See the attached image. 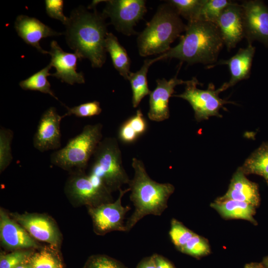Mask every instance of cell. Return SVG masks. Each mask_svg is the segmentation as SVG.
Returning <instances> with one entry per match:
<instances>
[{
    "mask_svg": "<svg viewBox=\"0 0 268 268\" xmlns=\"http://www.w3.org/2000/svg\"><path fill=\"white\" fill-rule=\"evenodd\" d=\"M103 125H85L81 132L69 139L62 148L50 155V162L70 174L85 172L99 142L103 139Z\"/></svg>",
    "mask_w": 268,
    "mask_h": 268,
    "instance_id": "obj_5",
    "label": "cell"
},
{
    "mask_svg": "<svg viewBox=\"0 0 268 268\" xmlns=\"http://www.w3.org/2000/svg\"><path fill=\"white\" fill-rule=\"evenodd\" d=\"M228 50L235 48L244 38L242 8L231 2L220 14L216 24Z\"/></svg>",
    "mask_w": 268,
    "mask_h": 268,
    "instance_id": "obj_15",
    "label": "cell"
},
{
    "mask_svg": "<svg viewBox=\"0 0 268 268\" xmlns=\"http://www.w3.org/2000/svg\"><path fill=\"white\" fill-rule=\"evenodd\" d=\"M152 255L156 268H176L174 265L165 257L158 254H154Z\"/></svg>",
    "mask_w": 268,
    "mask_h": 268,
    "instance_id": "obj_37",
    "label": "cell"
},
{
    "mask_svg": "<svg viewBox=\"0 0 268 268\" xmlns=\"http://www.w3.org/2000/svg\"><path fill=\"white\" fill-rule=\"evenodd\" d=\"M14 133L10 129L1 126L0 128V172L1 173L10 164L13 156L11 143Z\"/></svg>",
    "mask_w": 268,
    "mask_h": 268,
    "instance_id": "obj_27",
    "label": "cell"
},
{
    "mask_svg": "<svg viewBox=\"0 0 268 268\" xmlns=\"http://www.w3.org/2000/svg\"><path fill=\"white\" fill-rule=\"evenodd\" d=\"M13 219L23 227L35 239L58 247L61 235L55 223L49 217L41 214L11 213Z\"/></svg>",
    "mask_w": 268,
    "mask_h": 268,
    "instance_id": "obj_13",
    "label": "cell"
},
{
    "mask_svg": "<svg viewBox=\"0 0 268 268\" xmlns=\"http://www.w3.org/2000/svg\"><path fill=\"white\" fill-rule=\"evenodd\" d=\"M186 25L168 2L160 5L144 30L139 34L137 44L142 57L164 54L171 44L185 31Z\"/></svg>",
    "mask_w": 268,
    "mask_h": 268,
    "instance_id": "obj_4",
    "label": "cell"
},
{
    "mask_svg": "<svg viewBox=\"0 0 268 268\" xmlns=\"http://www.w3.org/2000/svg\"><path fill=\"white\" fill-rule=\"evenodd\" d=\"M195 234L178 220L174 218L171 220L169 238L179 251Z\"/></svg>",
    "mask_w": 268,
    "mask_h": 268,
    "instance_id": "obj_30",
    "label": "cell"
},
{
    "mask_svg": "<svg viewBox=\"0 0 268 268\" xmlns=\"http://www.w3.org/2000/svg\"><path fill=\"white\" fill-rule=\"evenodd\" d=\"M147 123L142 111L138 109L134 115L128 118L120 127L118 136L124 143H132L145 133Z\"/></svg>",
    "mask_w": 268,
    "mask_h": 268,
    "instance_id": "obj_24",
    "label": "cell"
},
{
    "mask_svg": "<svg viewBox=\"0 0 268 268\" xmlns=\"http://www.w3.org/2000/svg\"><path fill=\"white\" fill-rule=\"evenodd\" d=\"M241 5L244 38L248 43L257 40L268 47V7L259 0H246Z\"/></svg>",
    "mask_w": 268,
    "mask_h": 268,
    "instance_id": "obj_11",
    "label": "cell"
},
{
    "mask_svg": "<svg viewBox=\"0 0 268 268\" xmlns=\"http://www.w3.org/2000/svg\"><path fill=\"white\" fill-rule=\"evenodd\" d=\"M87 174L111 193L129 184L131 179L124 168L122 151L116 138L106 137L101 140L93 155Z\"/></svg>",
    "mask_w": 268,
    "mask_h": 268,
    "instance_id": "obj_6",
    "label": "cell"
},
{
    "mask_svg": "<svg viewBox=\"0 0 268 268\" xmlns=\"http://www.w3.org/2000/svg\"><path fill=\"white\" fill-rule=\"evenodd\" d=\"M14 28L17 35L28 45L35 48L43 54H49L40 46V42L51 36H59L57 32L35 17L25 15H18L14 22Z\"/></svg>",
    "mask_w": 268,
    "mask_h": 268,
    "instance_id": "obj_17",
    "label": "cell"
},
{
    "mask_svg": "<svg viewBox=\"0 0 268 268\" xmlns=\"http://www.w3.org/2000/svg\"><path fill=\"white\" fill-rule=\"evenodd\" d=\"M105 48L110 55L114 67L125 79L131 73V60L126 49L120 44L117 38L112 33H108Z\"/></svg>",
    "mask_w": 268,
    "mask_h": 268,
    "instance_id": "obj_23",
    "label": "cell"
},
{
    "mask_svg": "<svg viewBox=\"0 0 268 268\" xmlns=\"http://www.w3.org/2000/svg\"><path fill=\"white\" fill-rule=\"evenodd\" d=\"M239 168L246 175L256 174L262 176L268 185V142L261 145Z\"/></svg>",
    "mask_w": 268,
    "mask_h": 268,
    "instance_id": "obj_25",
    "label": "cell"
},
{
    "mask_svg": "<svg viewBox=\"0 0 268 268\" xmlns=\"http://www.w3.org/2000/svg\"><path fill=\"white\" fill-rule=\"evenodd\" d=\"M106 6L102 14L109 17L111 24L119 32L126 35L135 34L134 27L147 11L143 0H104Z\"/></svg>",
    "mask_w": 268,
    "mask_h": 268,
    "instance_id": "obj_9",
    "label": "cell"
},
{
    "mask_svg": "<svg viewBox=\"0 0 268 268\" xmlns=\"http://www.w3.org/2000/svg\"><path fill=\"white\" fill-rule=\"evenodd\" d=\"M262 263L265 268H268V255L263 258Z\"/></svg>",
    "mask_w": 268,
    "mask_h": 268,
    "instance_id": "obj_40",
    "label": "cell"
},
{
    "mask_svg": "<svg viewBox=\"0 0 268 268\" xmlns=\"http://www.w3.org/2000/svg\"><path fill=\"white\" fill-rule=\"evenodd\" d=\"M132 166L134 175L128 185L131 192L130 199L134 210L125 223L126 232L145 216H160L168 207V201L175 191L170 183H160L152 180L141 160L133 158Z\"/></svg>",
    "mask_w": 268,
    "mask_h": 268,
    "instance_id": "obj_2",
    "label": "cell"
},
{
    "mask_svg": "<svg viewBox=\"0 0 268 268\" xmlns=\"http://www.w3.org/2000/svg\"><path fill=\"white\" fill-rule=\"evenodd\" d=\"M136 268H156L153 255L142 259Z\"/></svg>",
    "mask_w": 268,
    "mask_h": 268,
    "instance_id": "obj_38",
    "label": "cell"
},
{
    "mask_svg": "<svg viewBox=\"0 0 268 268\" xmlns=\"http://www.w3.org/2000/svg\"><path fill=\"white\" fill-rule=\"evenodd\" d=\"M65 192L73 201L88 206L113 201L111 193L95 183L85 172L70 174L65 186Z\"/></svg>",
    "mask_w": 268,
    "mask_h": 268,
    "instance_id": "obj_10",
    "label": "cell"
},
{
    "mask_svg": "<svg viewBox=\"0 0 268 268\" xmlns=\"http://www.w3.org/2000/svg\"><path fill=\"white\" fill-rule=\"evenodd\" d=\"M162 60L160 56L154 59L145 60L140 69L135 72H131L128 80L130 81L132 90V104L137 107L142 99L151 92L148 86L147 74L150 66L154 63Z\"/></svg>",
    "mask_w": 268,
    "mask_h": 268,
    "instance_id": "obj_22",
    "label": "cell"
},
{
    "mask_svg": "<svg viewBox=\"0 0 268 268\" xmlns=\"http://www.w3.org/2000/svg\"><path fill=\"white\" fill-rule=\"evenodd\" d=\"M223 45L217 25L197 19L188 21L178 45L160 56L162 60L176 58L190 64H212Z\"/></svg>",
    "mask_w": 268,
    "mask_h": 268,
    "instance_id": "obj_3",
    "label": "cell"
},
{
    "mask_svg": "<svg viewBox=\"0 0 268 268\" xmlns=\"http://www.w3.org/2000/svg\"><path fill=\"white\" fill-rule=\"evenodd\" d=\"M0 237L2 245L8 249H30L39 245L19 224L0 210Z\"/></svg>",
    "mask_w": 268,
    "mask_h": 268,
    "instance_id": "obj_18",
    "label": "cell"
},
{
    "mask_svg": "<svg viewBox=\"0 0 268 268\" xmlns=\"http://www.w3.org/2000/svg\"><path fill=\"white\" fill-rule=\"evenodd\" d=\"M210 206L225 219H243L254 225L258 224L254 217L256 207L247 202L219 197L210 204Z\"/></svg>",
    "mask_w": 268,
    "mask_h": 268,
    "instance_id": "obj_21",
    "label": "cell"
},
{
    "mask_svg": "<svg viewBox=\"0 0 268 268\" xmlns=\"http://www.w3.org/2000/svg\"><path fill=\"white\" fill-rule=\"evenodd\" d=\"M64 118L55 107L42 114L33 137L34 147L41 152L58 150L61 146V123Z\"/></svg>",
    "mask_w": 268,
    "mask_h": 268,
    "instance_id": "obj_12",
    "label": "cell"
},
{
    "mask_svg": "<svg viewBox=\"0 0 268 268\" xmlns=\"http://www.w3.org/2000/svg\"><path fill=\"white\" fill-rule=\"evenodd\" d=\"M64 105L67 110L63 115L64 118L71 115L79 118L91 117L99 115L102 111L100 102L98 101L87 102L72 107Z\"/></svg>",
    "mask_w": 268,
    "mask_h": 268,
    "instance_id": "obj_33",
    "label": "cell"
},
{
    "mask_svg": "<svg viewBox=\"0 0 268 268\" xmlns=\"http://www.w3.org/2000/svg\"><path fill=\"white\" fill-rule=\"evenodd\" d=\"M119 191L118 198L115 201L96 206H88L94 231L96 234L103 235L114 231L126 232L124 219L131 207L123 206L122 200L124 195L130 191V189H121Z\"/></svg>",
    "mask_w": 268,
    "mask_h": 268,
    "instance_id": "obj_8",
    "label": "cell"
},
{
    "mask_svg": "<svg viewBox=\"0 0 268 268\" xmlns=\"http://www.w3.org/2000/svg\"><path fill=\"white\" fill-rule=\"evenodd\" d=\"M45 3L46 11L49 17L60 20L65 26L68 23L69 18L63 12V0H46Z\"/></svg>",
    "mask_w": 268,
    "mask_h": 268,
    "instance_id": "obj_36",
    "label": "cell"
},
{
    "mask_svg": "<svg viewBox=\"0 0 268 268\" xmlns=\"http://www.w3.org/2000/svg\"><path fill=\"white\" fill-rule=\"evenodd\" d=\"M28 263L31 268H62L57 256L47 249L33 254Z\"/></svg>",
    "mask_w": 268,
    "mask_h": 268,
    "instance_id": "obj_32",
    "label": "cell"
},
{
    "mask_svg": "<svg viewBox=\"0 0 268 268\" xmlns=\"http://www.w3.org/2000/svg\"><path fill=\"white\" fill-rule=\"evenodd\" d=\"M15 268H31L29 263H26L22 264Z\"/></svg>",
    "mask_w": 268,
    "mask_h": 268,
    "instance_id": "obj_41",
    "label": "cell"
},
{
    "mask_svg": "<svg viewBox=\"0 0 268 268\" xmlns=\"http://www.w3.org/2000/svg\"><path fill=\"white\" fill-rule=\"evenodd\" d=\"M168 2L188 21L197 19L203 0H171Z\"/></svg>",
    "mask_w": 268,
    "mask_h": 268,
    "instance_id": "obj_31",
    "label": "cell"
},
{
    "mask_svg": "<svg viewBox=\"0 0 268 268\" xmlns=\"http://www.w3.org/2000/svg\"><path fill=\"white\" fill-rule=\"evenodd\" d=\"M49 54L51 56L50 64L56 69L51 76L61 79L62 82L70 85L85 83L84 74L76 71L78 56L65 52L55 40L52 41Z\"/></svg>",
    "mask_w": 268,
    "mask_h": 268,
    "instance_id": "obj_14",
    "label": "cell"
},
{
    "mask_svg": "<svg viewBox=\"0 0 268 268\" xmlns=\"http://www.w3.org/2000/svg\"><path fill=\"white\" fill-rule=\"evenodd\" d=\"M177 74L169 80L165 78L156 80V86L149 94L148 118L153 121L162 122L170 117L169 101L174 93L175 87L186 84L188 80L177 78Z\"/></svg>",
    "mask_w": 268,
    "mask_h": 268,
    "instance_id": "obj_16",
    "label": "cell"
},
{
    "mask_svg": "<svg viewBox=\"0 0 268 268\" xmlns=\"http://www.w3.org/2000/svg\"><path fill=\"white\" fill-rule=\"evenodd\" d=\"M255 52V47L252 43H249L246 48L239 49L237 53L228 60L219 62V65H227L230 73L229 81L224 83L217 89L219 93L250 77Z\"/></svg>",
    "mask_w": 268,
    "mask_h": 268,
    "instance_id": "obj_19",
    "label": "cell"
},
{
    "mask_svg": "<svg viewBox=\"0 0 268 268\" xmlns=\"http://www.w3.org/2000/svg\"><path fill=\"white\" fill-rule=\"evenodd\" d=\"M223 199H230L247 202L255 207L260 204L258 185L250 181L239 168L233 174Z\"/></svg>",
    "mask_w": 268,
    "mask_h": 268,
    "instance_id": "obj_20",
    "label": "cell"
},
{
    "mask_svg": "<svg viewBox=\"0 0 268 268\" xmlns=\"http://www.w3.org/2000/svg\"><path fill=\"white\" fill-rule=\"evenodd\" d=\"M244 268H265L262 263H251L247 264Z\"/></svg>",
    "mask_w": 268,
    "mask_h": 268,
    "instance_id": "obj_39",
    "label": "cell"
},
{
    "mask_svg": "<svg viewBox=\"0 0 268 268\" xmlns=\"http://www.w3.org/2000/svg\"><path fill=\"white\" fill-rule=\"evenodd\" d=\"M199 82L196 77L188 80L185 91L179 94H173L172 97H179L187 101L194 111L197 122L208 119L210 117H222L219 110L223 105L230 102L221 99L219 93L214 86L210 84L205 90L197 87Z\"/></svg>",
    "mask_w": 268,
    "mask_h": 268,
    "instance_id": "obj_7",
    "label": "cell"
},
{
    "mask_svg": "<svg viewBox=\"0 0 268 268\" xmlns=\"http://www.w3.org/2000/svg\"><path fill=\"white\" fill-rule=\"evenodd\" d=\"M179 251L200 259L210 254L211 249L208 240L196 233Z\"/></svg>",
    "mask_w": 268,
    "mask_h": 268,
    "instance_id": "obj_29",
    "label": "cell"
},
{
    "mask_svg": "<svg viewBox=\"0 0 268 268\" xmlns=\"http://www.w3.org/2000/svg\"><path fill=\"white\" fill-rule=\"evenodd\" d=\"M65 32L68 46L80 61L87 59L93 67H102L106 59V18L96 9L92 12L80 6L71 11Z\"/></svg>",
    "mask_w": 268,
    "mask_h": 268,
    "instance_id": "obj_1",
    "label": "cell"
},
{
    "mask_svg": "<svg viewBox=\"0 0 268 268\" xmlns=\"http://www.w3.org/2000/svg\"><path fill=\"white\" fill-rule=\"evenodd\" d=\"M31 251L18 250L5 255H1L0 268H15L28 262L33 255Z\"/></svg>",
    "mask_w": 268,
    "mask_h": 268,
    "instance_id": "obj_34",
    "label": "cell"
},
{
    "mask_svg": "<svg viewBox=\"0 0 268 268\" xmlns=\"http://www.w3.org/2000/svg\"><path fill=\"white\" fill-rule=\"evenodd\" d=\"M231 2L227 0H203L198 19L216 24L220 14Z\"/></svg>",
    "mask_w": 268,
    "mask_h": 268,
    "instance_id": "obj_28",
    "label": "cell"
},
{
    "mask_svg": "<svg viewBox=\"0 0 268 268\" xmlns=\"http://www.w3.org/2000/svg\"><path fill=\"white\" fill-rule=\"evenodd\" d=\"M52 66L49 64L27 78L20 81L19 86L24 90L37 91L48 94L56 100H58L51 90V84L47 79V77L51 75V73L49 72Z\"/></svg>",
    "mask_w": 268,
    "mask_h": 268,
    "instance_id": "obj_26",
    "label": "cell"
},
{
    "mask_svg": "<svg viewBox=\"0 0 268 268\" xmlns=\"http://www.w3.org/2000/svg\"><path fill=\"white\" fill-rule=\"evenodd\" d=\"M84 268H127L116 260L105 255H94L87 262Z\"/></svg>",
    "mask_w": 268,
    "mask_h": 268,
    "instance_id": "obj_35",
    "label": "cell"
}]
</instances>
